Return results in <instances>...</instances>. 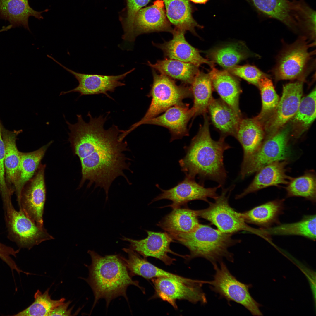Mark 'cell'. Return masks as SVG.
<instances>
[{"instance_id":"cell-1","label":"cell","mask_w":316,"mask_h":316,"mask_svg":"<svg viewBox=\"0 0 316 316\" xmlns=\"http://www.w3.org/2000/svg\"><path fill=\"white\" fill-rule=\"evenodd\" d=\"M108 115L93 118L89 112L87 123L79 114L74 124L66 121L70 130L68 141L81 163L82 178L79 187L88 181V187L94 184L95 188L103 189L106 200L109 188L117 177L122 176L130 183L124 171H131L130 159L124 153L129 150L127 143L119 139L123 130L114 124L108 129L104 128Z\"/></svg>"},{"instance_id":"cell-2","label":"cell","mask_w":316,"mask_h":316,"mask_svg":"<svg viewBox=\"0 0 316 316\" xmlns=\"http://www.w3.org/2000/svg\"><path fill=\"white\" fill-rule=\"evenodd\" d=\"M204 122L190 145L185 147V156L179 161L181 171L187 176L195 179L197 176L200 184L209 180L216 181L221 187L224 184L227 172L224 165L223 154L231 148L220 137L218 140L211 138L209 118L204 115Z\"/></svg>"},{"instance_id":"cell-3","label":"cell","mask_w":316,"mask_h":316,"mask_svg":"<svg viewBox=\"0 0 316 316\" xmlns=\"http://www.w3.org/2000/svg\"><path fill=\"white\" fill-rule=\"evenodd\" d=\"M91 258L89 276L83 278L89 284L94 293V300L90 313L100 299H104L108 308L111 301L118 297H123L128 302L126 291L133 285L138 287L143 293L145 289L138 281L133 280L130 275L122 256L112 255L102 256L94 251L89 250Z\"/></svg>"},{"instance_id":"cell-4","label":"cell","mask_w":316,"mask_h":316,"mask_svg":"<svg viewBox=\"0 0 316 316\" xmlns=\"http://www.w3.org/2000/svg\"><path fill=\"white\" fill-rule=\"evenodd\" d=\"M232 234L200 224L191 232L171 236L188 249L190 254L187 260L203 258L209 261L214 267L224 259L234 262V255L229 248L240 243L241 240L232 238Z\"/></svg>"},{"instance_id":"cell-5","label":"cell","mask_w":316,"mask_h":316,"mask_svg":"<svg viewBox=\"0 0 316 316\" xmlns=\"http://www.w3.org/2000/svg\"><path fill=\"white\" fill-rule=\"evenodd\" d=\"M302 36L294 42L286 44L277 56L272 72L276 80L297 79L305 81L312 70L315 51H310L316 43H309Z\"/></svg>"},{"instance_id":"cell-6","label":"cell","mask_w":316,"mask_h":316,"mask_svg":"<svg viewBox=\"0 0 316 316\" xmlns=\"http://www.w3.org/2000/svg\"><path fill=\"white\" fill-rule=\"evenodd\" d=\"M152 72L153 83L149 94L152 97L151 104L143 117L126 130L127 134L142 125L145 121L157 116L171 107L186 105L183 102V99L193 98L190 87L185 85H178L168 76L158 74L153 69Z\"/></svg>"},{"instance_id":"cell-7","label":"cell","mask_w":316,"mask_h":316,"mask_svg":"<svg viewBox=\"0 0 316 316\" xmlns=\"http://www.w3.org/2000/svg\"><path fill=\"white\" fill-rule=\"evenodd\" d=\"M215 271L213 278L208 281L211 290L224 298L227 302L233 301L242 305L254 316H262L260 310L261 305L251 296L249 289L251 284L238 280L231 273L223 261L213 267Z\"/></svg>"},{"instance_id":"cell-8","label":"cell","mask_w":316,"mask_h":316,"mask_svg":"<svg viewBox=\"0 0 316 316\" xmlns=\"http://www.w3.org/2000/svg\"><path fill=\"white\" fill-rule=\"evenodd\" d=\"M234 185L226 188H222L221 193L209 202V207L196 210L198 217L209 221L222 232L233 234L244 231L259 234V229L252 228L245 221L241 213L236 211L230 205L229 200Z\"/></svg>"},{"instance_id":"cell-9","label":"cell","mask_w":316,"mask_h":316,"mask_svg":"<svg viewBox=\"0 0 316 316\" xmlns=\"http://www.w3.org/2000/svg\"><path fill=\"white\" fill-rule=\"evenodd\" d=\"M289 132V128H285L268 137L252 156L242 162L240 172L241 179L268 164L286 160L290 154L287 144Z\"/></svg>"},{"instance_id":"cell-10","label":"cell","mask_w":316,"mask_h":316,"mask_svg":"<svg viewBox=\"0 0 316 316\" xmlns=\"http://www.w3.org/2000/svg\"><path fill=\"white\" fill-rule=\"evenodd\" d=\"M155 290L154 298H159L177 309V300H186L193 304L207 303L206 295L202 289L207 281L197 280L187 283L172 278L159 277L151 279Z\"/></svg>"},{"instance_id":"cell-11","label":"cell","mask_w":316,"mask_h":316,"mask_svg":"<svg viewBox=\"0 0 316 316\" xmlns=\"http://www.w3.org/2000/svg\"><path fill=\"white\" fill-rule=\"evenodd\" d=\"M4 202L9 232L21 246L30 249L43 241L54 239L43 226L32 220L21 209L16 210L11 199Z\"/></svg>"},{"instance_id":"cell-12","label":"cell","mask_w":316,"mask_h":316,"mask_svg":"<svg viewBox=\"0 0 316 316\" xmlns=\"http://www.w3.org/2000/svg\"><path fill=\"white\" fill-rule=\"evenodd\" d=\"M162 0H157L151 6L142 8L136 13L131 28L122 38L126 42H134L140 35L154 32H167L172 33Z\"/></svg>"},{"instance_id":"cell-13","label":"cell","mask_w":316,"mask_h":316,"mask_svg":"<svg viewBox=\"0 0 316 316\" xmlns=\"http://www.w3.org/2000/svg\"><path fill=\"white\" fill-rule=\"evenodd\" d=\"M304 81L298 80L283 86L281 99L263 125L267 137L278 131L296 114L302 99Z\"/></svg>"},{"instance_id":"cell-14","label":"cell","mask_w":316,"mask_h":316,"mask_svg":"<svg viewBox=\"0 0 316 316\" xmlns=\"http://www.w3.org/2000/svg\"><path fill=\"white\" fill-rule=\"evenodd\" d=\"M157 186L162 192L151 203L161 200H169L172 202V204L163 207H170L173 209L186 205L188 202L194 200H202L208 203L209 202L208 198H216L218 196L217 190L221 187L219 185L213 188H206L204 185L197 183L195 179L187 176L176 186L168 190H163Z\"/></svg>"},{"instance_id":"cell-15","label":"cell","mask_w":316,"mask_h":316,"mask_svg":"<svg viewBox=\"0 0 316 316\" xmlns=\"http://www.w3.org/2000/svg\"><path fill=\"white\" fill-rule=\"evenodd\" d=\"M147 236L143 239L134 240L123 236L121 239L129 243V248L134 250L143 257H152L158 259L166 265H170L176 260L169 256L168 254L174 255L186 259L188 255H181L172 251L170 244L175 241L166 232H155L146 230Z\"/></svg>"},{"instance_id":"cell-16","label":"cell","mask_w":316,"mask_h":316,"mask_svg":"<svg viewBox=\"0 0 316 316\" xmlns=\"http://www.w3.org/2000/svg\"><path fill=\"white\" fill-rule=\"evenodd\" d=\"M51 59L73 75L79 83L78 85L75 88L68 91L61 92L60 94L61 95L76 92H79L80 96L102 94L113 99L107 92H113L117 87L125 85V84L120 80L124 79L135 69L133 68L117 75L85 74L75 72L65 66L53 57H51Z\"/></svg>"},{"instance_id":"cell-17","label":"cell","mask_w":316,"mask_h":316,"mask_svg":"<svg viewBox=\"0 0 316 316\" xmlns=\"http://www.w3.org/2000/svg\"><path fill=\"white\" fill-rule=\"evenodd\" d=\"M45 165L40 164L22 192L19 205L26 214L37 224L43 226V214L46 199Z\"/></svg>"},{"instance_id":"cell-18","label":"cell","mask_w":316,"mask_h":316,"mask_svg":"<svg viewBox=\"0 0 316 316\" xmlns=\"http://www.w3.org/2000/svg\"><path fill=\"white\" fill-rule=\"evenodd\" d=\"M186 32L175 28L172 33V39L161 44L152 43L162 50L166 58L190 63L198 67L205 63L212 68L213 67V62L203 58L199 51L187 41L185 37Z\"/></svg>"},{"instance_id":"cell-19","label":"cell","mask_w":316,"mask_h":316,"mask_svg":"<svg viewBox=\"0 0 316 316\" xmlns=\"http://www.w3.org/2000/svg\"><path fill=\"white\" fill-rule=\"evenodd\" d=\"M189 104H187L183 106L171 107L162 115L146 120L142 125H154L166 128L171 135L170 142L188 136L187 124L194 115L193 109L192 107L189 109Z\"/></svg>"},{"instance_id":"cell-20","label":"cell","mask_w":316,"mask_h":316,"mask_svg":"<svg viewBox=\"0 0 316 316\" xmlns=\"http://www.w3.org/2000/svg\"><path fill=\"white\" fill-rule=\"evenodd\" d=\"M287 164L286 160L277 161L261 168L257 171L249 186L242 193L236 195L235 199H240L250 193L269 186L287 184L291 177L286 173Z\"/></svg>"},{"instance_id":"cell-21","label":"cell","mask_w":316,"mask_h":316,"mask_svg":"<svg viewBox=\"0 0 316 316\" xmlns=\"http://www.w3.org/2000/svg\"><path fill=\"white\" fill-rule=\"evenodd\" d=\"M212 122L221 134L220 137L231 136L235 138L242 115L236 113L221 99L213 98L208 111Z\"/></svg>"},{"instance_id":"cell-22","label":"cell","mask_w":316,"mask_h":316,"mask_svg":"<svg viewBox=\"0 0 316 316\" xmlns=\"http://www.w3.org/2000/svg\"><path fill=\"white\" fill-rule=\"evenodd\" d=\"M122 250L128 254L127 258L122 256V258L132 277L139 276L147 279L166 277L187 283L194 282L197 280L184 277L162 269L150 262L146 258H142L130 248H123Z\"/></svg>"},{"instance_id":"cell-23","label":"cell","mask_w":316,"mask_h":316,"mask_svg":"<svg viewBox=\"0 0 316 316\" xmlns=\"http://www.w3.org/2000/svg\"><path fill=\"white\" fill-rule=\"evenodd\" d=\"M209 73L213 87L221 99L236 113L242 115L239 107L241 90L238 79L226 70L221 71L213 67Z\"/></svg>"},{"instance_id":"cell-24","label":"cell","mask_w":316,"mask_h":316,"mask_svg":"<svg viewBox=\"0 0 316 316\" xmlns=\"http://www.w3.org/2000/svg\"><path fill=\"white\" fill-rule=\"evenodd\" d=\"M173 209L157 224L171 236L189 233L198 227L200 223L196 210L181 207Z\"/></svg>"},{"instance_id":"cell-25","label":"cell","mask_w":316,"mask_h":316,"mask_svg":"<svg viewBox=\"0 0 316 316\" xmlns=\"http://www.w3.org/2000/svg\"><path fill=\"white\" fill-rule=\"evenodd\" d=\"M264 132L261 123L255 117L242 118L235 137L243 150L244 162L252 156L262 143Z\"/></svg>"},{"instance_id":"cell-26","label":"cell","mask_w":316,"mask_h":316,"mask_svg":"<svg viewBox=\"0 0 316 316\" xmlns=\"http://www.w3.org/2000/svg\"><path fill=\"white\" fill-rule=\"evenodd\" d=\"M48 10H35L30 6L28 0H0V18L8 21L13 27L23 26L29 30V17L43 19L41 14Z\"/></svg>"},{"instance_id":"cell-27","label":"cell","mask_w":316,"mask_h":316,"mask_svg":"<svg viewBox=\"0 0 316 316\" xmlns=\"http://www.w3.org/2000/svg\"><path fill=\"white\" fill-rule=\"evenodd\" d=\"M22 132V130L10 131L2 127V136L5 148V178L7 186L12 192L13 189H15L17 181L21 159V152L17 148L16 140L17 136Z\"/></svg>"},{"instance_id":"cell-28","label":"cell","mask_w":316,"mask_h":316,"mask_svg":"<svg viewBox=\"0 0 316 316\" xmlns=\"http://www.w3.org/2000/svg\"><path fill=\"white\" fill-rule=\"evenodd\" d=\"M166 8V14L169 21L176 28L189 31L197 36L196 27L202 28L194 19L188 0H162Z\"/></svg>"},{"instance_id":"cell-29","label":"cell","mask_w":316,"mask_h":316,"mask_svg":"<svg viewBox=\"0 0 316 316\" xmlns=\"http://www.w3.org/2000/svg\"><path fill=\"white\" fill-rule=\"evenodd\" d=\"M283 201L275 200L256 206L241 213L246 223L266 229L275 224H279V216L283 212Z\"/></svg>"},{"instance_id":"cell-30","label":"cell","mask_w":316,"mask_h":316,"mask_svg":"<svg viewBox=\"0 0 316 316\" xmlns=\"http://www.w3.org/2000/svg\"><path fill=\"white\" fill-rule=\"evenodd\" d=\"M206 52L210 61L217 63L226 69L249 57H259L250 52L245 44L241 42L216 48Z\"/></svg>"},{"instance_id":"cell-31","label":"cell","mask_w":316,"mask_h":316,"mask_svg":"<svg viewBox=\"0 0 316 316\" xmlns=\"http://www.w3.org/2000/svg\"><path fill=\"white\" fill-rule=\"evenodd\" d=\"M52 141H51L34 151L21 152V159L18 178L15 189L19 205L23 190L27 183L33 177L37 170L40 162Z\"/></svg>"},{"instance_id":"cell-32","label":"cell","mask_w":316,"mask_h":316,"mask_svg":"<svg viewBox=\"0 0 316 316\" xmlns=\"http://www.w3.org/2000/svg\"><path fill=\"white\" fill-rule=\"evenodd\" d=\"M147 63L160 74L180 80L185 84L191 85L199 71V67L193 64L167 58L158 60L154 64L149 61Z\"/></svg>"},{"instance_id":"cell-33","label":"cell","mask_w":316,"mask_h":316,"mask_svg":"<svg viewBox=\"0 0 316 316\" xmlns=\"http://www.w3.org/2000/svg\"><path fill=\"white\" fill-rule=\"evenodd\" d=\"M191 85L193 98L192 108L194 113V118L206 114L209 105L213 98V87L209 73H205L199 71Z\"/></svg>"},{"instance_id":"cell-34","label":"cell","mask_w":316,"mask_h":316,"mask_svg":"<svg viewBox=\"0 0 316 316\" xmlns=\"http://www.w3.org/2000/svg\"><path fill=\"white\" fill-rule=\"evenodd\" d=\"M316 215L304 216L295 223L279 224L274 227L260 229L267 235L301 236L314 241L316 239Z\"/></svg>"},{"instance_id":"cell-35","label":"cell","mask_w":316,"mask_h":316,"mask_svg":"<svg viewBox=\"0 0 316 316\" xmlns=\"http://www.w3.org/2000/svg\"><path fill=\"white\" fill-rule=\"evenodd\" d=\"M291 13L298 31L316 42V12L304 0L291 1Z\"/></svg>"},{"instance_id":"cell-36","label":"cell","mask_w":316,"mask_h":316,"mask_svg":"<svg viewBox=\"0 0 316 316\" xmlns=\"http://www.w3.org/2000/svg\"><path fill=\"white\" fill-rule=\"evenodd\" d=\"M261 13L282 22L295 31L296 25L291 13V1L288 0H251Z\"/></svg>"},{"instance_id":"cell-37","label":"cell","mask_w":316,"mask_h":316,"mask_svg":"<svg viewBox=\"0 0 316 316\" xmlns=\"http://www.w3.org/2000/svg\"><path fill=\"white\" fill-rule=\"evenodd\" d=\"M316 117V90L315 88L301 99L298 110L293 118V127L297 137L309 127Z\"/></svg>"},{"instance_id":"cell-38","label":"cell","mask_w":316,"mask_h":316,"mask_svg":"<svg viewBox=\"0 0 316 316\" xmlns=\"http://www.w3.org/2000/svg\"><path fill=\"white\" fill-rule=\"evenodd\" d=\"M316 183L315 176L311 172L297 178H291L286 188L287 197H302L315 203Z\"/></svg>"},{"instance_id":"cell-39","label":"cell","mask_w":316,"mask_h":316,"mask_svg":"<svg viewBox=\"0 0 316 316\" xmlns=\"http://www.w3.org/2000/svg\"><path fill=\"white\" fill-rule=\"evenodd\" d=\"M258 87L260 91L262 108L261 111L255 118L263 125L272 114L279 101L269 76L262 78Z\"/></svg>"},{"instance_id":"cell-40","label":"cell","mask_w":316,"mask_h":316,"mask_svg":"<svg viewBox=\"0 0 316 316\" xmlns=\"http://www.w3.org/2000/svg\"><path fill=\"white\" fill-rule=\"evenodd\" d=\"M48 288L43 293L38 290L35 294L34 302L23 310L13 315L17 316H49L52 310L63 303L64 298L58 300L51 299Z\"/></svg>"},{"instance_id":"cell-41","label":"cell","mask_w":316,"mask_h":316,"mask_svg":"<svg viewBox=\"0 0 316 316\" xmlns=\"http://www.w3.org/2000/svg\"><path fill=\"white\" fill-rule=\"evenodd\" d=\"M150 0H126V7L120 12L119 20L123 30V35L130 30L135 17L139 10L145 6Z\"/></svg>"},{"instance_id":"cell-42","label":"cell","mask_w":316,"mask_h":316,"mask_svg":"<svg viewBox=\"0 0 316 316\" xmlns=\"http://www.w3.org/2000/svg\"><path fill=\"white\" fill-rule=\"evenodd\" d=\"M226 70L232 75L241 78L257 87L261 79L269 76L256 66L248 64L236 65Z\"/></svg>"},{"instance_id":"cell-43","label":"cell","mask_w":316,"mask_h":316,"mask_svg":"<svg viewBox=\"0 0 316 316\" xmlns=\"http://www.w3.org/2000/svg\"><path fill=\"white\" fill-rule=\"evenodd\" d=\"M0 120V192L2 198L11 196L12 192L8 188L6 180L4 165L5 148Z\"/></svg>"},{"instance_id":"cell-44","label":"cell","mask_w":316,"mask_h":316,"mask_svg":"<svg viewBox=\"0 0 316 316\" xmlns=\"http://www.w3.org/2000/svg\"><path fill=\"white\" fill-rule=\"evenodd\" d=\"M18 252V250H16L0 243V258L9 267L13 266L15 263L11 256L16 257Z\"/></svg>"},{"instance_id":"cell-45","label":"cell","mask_w":316,"mask_h":316,"mask_svg":"<svg viewBox=\"0 0 316 316\" xmlns=\"http://www.w3.org/2000/svg\"><path fill=\"white\" fill-rule=\"evenodd\" d=\"M71 302V301H69L58 305L52 310L49 316L71 315L73 307L69 309H68V308Z\"/></svg>"},{"instance_id":"cell-46","label":"cell","mask_w":316,"mask_h":316,"mask_svg":"<svg viewBox=\"0 0 316 316\" xmlns=\"http://www.w3.org/2000/svg\"><path fill=\"white\" fill-rule=\"evenodd\" d=\"M193 2L198 4H205L209 0H190Z\"/></svg>"},{"instance_id":"cell-47","label":"cell","mask_w":316,"mask_h":316,"mask_svg":"<svg viewBox=\"0 0 316 316\" xmlns=\"http://www.w3.org/2000/svg\"><path fill=\"white\" fill-rule=\"evenodd\" d=\"M12 27H13V26L11 24L10 25L7 26L5 27H4L2 29L0 30V32L3 31H7L8 30L11 28Z\"/></svg>"}]
</instances>
